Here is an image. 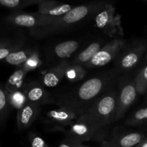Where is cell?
Masks as SVG:
<instances>
[{"label": "cell", "mask_w": 147, "mask_h": 147, "mask_svg": "<svg viewBox=\"0 0 147 147\" xmlns=\"http://www.w3.org/2000/svg\"><path fill=\"white\" fill-rule=\"evenodd\" d=\"M119 75L114 69L100 72L70 91L60 95L55 104L71 111L78 118L105 92L115 86Z\"/></svg>", "instance_id": "1"}, {"label": "cell", "mask_w": 147, "mask_h": 147, "mask_svg": "<svg viewBox=\"0 0 147 147\" xmlns=\"http://www.w3.org/2000/svg\"><path fill=\"white\" fill-rule=\"evenodd\" d=\"M107 3V1H93L76 6L67 14L57 17L50 24L30 30L29 33L36 39H42L61 33L90 17H93Z\"/></svg>", "instance_id": "2"}, {"label": "cell", "mask_w": 147, "mask_h": 147, "mask_svg": "<svg viewBox=\"0 0 147 147\" xmlns=\"http://www.w3.org/2000/svg\"><path fill=\"white\" fill-rule=\"evenodd\" d=\"M118 90L111 88L105 92L76 121L101 128H109L114 122L117 104Z\"/></svg>", "instance_id": "3"}, {"label": "cell", "mask_w": 147, "mask_h": 147, "mask_svg": "<svg viewBox=\"0 0 147 147\" xmlns=\"http://www.w3.org/2000/svg\"><path fill=\"white\" fill-rule=\"evenodd\" d=\"M147 50V40H139L127 44L114 61V70L119 74L129 72L139 63Z\"/></svg>", "instance_id": "4"}, {"label": "cell", "mask_w": 147, "mask_h": 147, "mask_svg": "<svg viewBox=\"0 0 147 147\" xmlns=\"http://www.w3.org/2000/svg\"><path fill=\"white\" fill-rule=\"evenodd\" d=\"M93 17L98 29L109 37L123 35L121 17L116 14V9L113 4L108 2Z\"/></svg>", "instance_id": "5"}, {"label": "cell", "mask_w": 147, "mask_h": 147, "mask_svg": "<svg viewBox=\"0 0 147 147\" xmlns=\"http://www.w3.org/2000/svg\"><path fill=\"white\" fill-rule=\"evenodd\" d=\"M117 90V104L114 122L121 119L136 100L138 92L134 78L131 79L126 76L122 77L121 80H119Z\"/></svg>", "instance_id": "6"}, {"label": "cell", "mask_w": 147, "mask_h": 147, "mask_svg": "<svg viewBox=\"0 0 147 147\" xmlns=\"http://www.w3.org/2000/svg\"><path fill=\"white\" fill-rule=\"evenodd\" d=\"M109 128H101L81 122L75 121L66 132L67 139L83 144L84 142L96 141L104 142L108 136Z\"/></svg>", "instance_id": "7"}, {"label": "cell", "mask_w": 147, "mask_h": 147, "mask_svg": "<svg viewBox=\"0 0 147 147\" xmlns=\"http://www.w3.org/2000/svg\"><path fill=\"white\" fill-rule=\"evenodd\" d=\"M57 19V17L42 15L38 12L27 13L14 11L6 17V22L9 25L19 28H26L30 30L47 25Z\"/></svg>", "instance_id": "8"}, {"label": "cell", "mask_w": 147, "mask_h": 147, "mask_svg": "<svg viewBox=\"0 0 147 147\" xmlns=\"http://www.w3.org/2000/svg\"><path fill=\"white\" fill-rule=\"evenodd\" d=\"M127 44L128 41L126 40L116 37L106 43L85 67L86 69H91L102 67L109 64L111 62L115 61Z\"/></svg>", "instance_id": "9"}, {"label": "cell", "mask_w": 147, "mask_h": 147, "mask_svg": "<svg viewBox=\"0 0 147 147\" xmlns=\"http://www.w3.org/2000/svg\"><path fill=\"white\" fill-rule=\"evenodd\" d=\"M22 91L25 95L27 102L32 104L42 106L45 104L55 103L54 98L38 82L32 81L25 83Z\"/></svg>", "instance_id": "10"}, {"label": "cell", "mask_w": 147, "mask_h": 147, "mask_svg": "<svg viewBox=\"0 0 147 147\" xmlns=\"http://www.w3.org/2000/svg\"><path fill=\"white\" fill-rule=\"evenodd\" d=\"M144 139L145 136L140 132H116L109 140L102 143V147H135Z\"/></svg>", "instance_id": "11"}, {"label": "cell", "mask_w": 147, "mask_h": 147, "mask_svg": "<svg viewBox=\"0 0 147 147\" xmlns=\"http://www.w3.org/2000/svg\"><path fill=\"white\" fill-rule=\"evenodd\" d=\"M78 119V116L68 109L60 108L48 111L45 114L43 121L57 129L70 126Z\"/></svg>", "instance_id": "12"}, {"label": "cell", "mask_w": 147, "mask_h": 147, "mask_svg": "<svg viewBox=\"0 0 147 147\" xmlns=\"http://www.w3.org/2000/svg\"><path fill=\"white\" fill-rule=\"evenodd\" d=\"M40 111L41 106L27 102L21 109L17 111V122L19 130L22 131L30 127L38 117Z\"/></svg>", "instance_id": "13"}, {"label": "cell", "mask_w": 147, "mask_h": 147, "mask_svg": "<svg viewBox=\"0 0 147 147\" xmlns=\"http://www.w3.org/2000/svg\"><path fill=\"white\" fill-rule=\"evenodd\" d=\"M38 5V13L52 17H58L71 11L74 6L63 4L53 0H40Z\"/></svg>", "instance_id": "14"}, {"label": "cell", "mask_w": 147, "mask_h": 147, "mask_svg": "<svg viewBox=\"0 0 147 147\" xmlns=\"http://www.w3.org/2000/svg\"><path fill=\"white\" fill-rule=\"evenodd\" d=\"M70 65V63L67 60L57 63L42 76V84L45 86L51 88L57 86L65 76L66 70Z\"/></svg>", "instance_id": "15"}, {"label": "cell", "mask_w": 147, "mask_h": 147, "mask_svg": "<svg viewBox=\"0 0 147 147\" xmlns=\"http://www.w3.org/2000/svg\"><path fill=\"white\" fill-rule=\"evenodd\" d=\"M107 42L103 40H97L89 45L85 50L80 52L72 60L70 65H81L85 67L93 57L101 50Z\"/></svg>", "instance_id": "16"}, {"label": "cell", "mask_w": 147, "mask_h": 147, "mask_svg": "<svg viewBox=\"0 0 147 147\" xmlns=\"http://www.w3.org/2000/svg\"><path fill=\"white\" fill-rule=\"evenodd\" d=\"M80 43L78 41L72 40L63 42L56 45L50 52L52 58L53 60H60V62L66 60V58L70 57L78 49Z\"/></svg>", "instance_id": "17"}, {"label": "cell", "mask_w": 147, "mask_h": 147, "mask_svg": "<svg viewBox=\"0 0 147 147\" xmlns=\"http://www.w3.org/2000/svg\"><path fill=\"white\" fill-rule=\"evenodd\" d=\"M28 72L23 68L20 67L16 71H14L11 75L7 80L5 85V90L7 93H12V92L22 90L24 86V78L27 76Z\"/></svg>", "instance_id": "18"}, {"label": "cell", "mask_w": 147, "mask_h": 147, "mask_svg": "<svg viewBox=\"0 0 147 147\" xmlns=\"http://www.w3.org/2000/svg\"><path fill=\"white\" fill-rule=\"evenodd\" d=\"M37 50V47H32V46H24L20 50L10 54L5 59V61L9 65L20 67L30 58V56Z\"/></svg>", "instance_id": "19"}, {"label": "cell", "mask_w": 147, "mask_h": 147, "mask_svg": "<svg viewBox=\"0 0 147 147\" xmlns=\"http://www.w3.org/2000/svg\"><path fill=\"white\" fill-rule=\"evenodd\" d=\"M125 125L129 126L147 125V106L135 111L129 115L125 121Z\"/></svg>", "instance_id": "20"}, {"label": "cell", "mask_w": 147, "mask_h": 147, "mask_svg": "<svg viewBox=\"0 0 147 147\" xmlns=\"http://www.w3.org/2000/svg\"><path fill=\"white\" fill-rule=\"evenodd\" d=\"M25 42L26 38L23 36L12 38L8 45L0 49V60L6 59L10 54L24 47Z\"/></svg>", "instance_id": "21"}, {"label": "cell", "mask_w": 147, "mask_h": 147, "mask_svg": "<svg viewBox=\"0 0 147 147\" xmlns=\"http://www.w3.org/2000/svg\"><path fill=\"white\" fill-rule=\"evenodd\" d=\"M40 0H0V6L18 11L33 4H38Z\"/></svg>", "instance_id": "22"}, {"label": "cell", "mask_w": 147, "mask_h": 147, "mask_svg": "<svg viewBox=\"0 0 147 147\" xmlns=\"http://www.w3.org/2000/svg\"><path fill=\"white\" fill-rule=\"evenodd\" d=\"M87 74L86 68L81 65H70L67 68L65 77L71 83L80 81Z\"/></svg>", "instance_id": "23"}, {"label": "cell", "mask_w": 147, "mask_h": 147, "mask_svg": "<svg viewBox=\"0 0 147 147\" xmlns=\"http://www.w3.org/2000/svg\"><path fill=\"white\" fill-rule=\"evenodd\" d=\"M9 106L13 109L19 111L27 103V98L22 90L12 93H7Z\"/></svg>", "instance_id": "24"}, {"label": "cell", "mask_w": 147, "mask_h": 147, "mask_svg": "<svg viewBox=\"0 0 147 147\" xmlns=\"http://www.w3.org/2000/svg\"><path fill=\"white\" fill-rule=\"evenodd\" d=\"M138 94L146 95L147 93V64L145 65L134 78Z\"/></svg>", "instance_id": "25"}, {"label": "cell", "mask_w": 147, "mask_h": 147, "mask_svg": "<svg viewBox=\"0 0 147 147\" xmlns=\"http://www.w3.org/2000/svg\"><path fill=\"white\" fill-rule=\"evenodd\" d=\"M41 63L42 62L40 56V53L37 50L30 56V58L22 65V67L25 69L27 72H30L31 70H34L35 69L38 68L40 65H41Z\"/></svg>", "instance_id": "26"}, {"label": "cell", "mask_w": 147, "mask_h": 147, "mask_svg": "<svg viewBox=\"0 0 147 147\" xmlns=\"http://www.w3.org/2000/svg\"><path fill=\"white\" fill-rule=\"evenodd\" d=\"M9 103L5 89L0 87V119L4 120L9 109Z\"/></svg>", "instance_id": "27"}, {"label": "cell", "mask_w": 147, "mask_h": 147, "mask_svg": "<svg viewBox=\"0 0 147 147\" xmlns=\"http://www.w3.org/2000/svg\"><path fill=\"white\" fill-rule=\"evenodd\" d=\"M30 146L31 147H49L45 141L40 136L34 133H30L29 135Z\"/></svg>", "instance_id": "28"}, {"label": "cell", "mask_w": 147, "mask_h": 147, "mask_svg": "<svg viewBox=\"0 0 147 147\" xmlns=\"http://www.w3.org/2000/svg\"><path fill=\"white\" fill-rule=\"evenodd\" d=\"M84 145L80 142L71 140V139H66L65 140L61 142L59 147H83Z\"/></svg>", "instance_id": "29"}, {"label": "cell", "mask_w": 147, "mask_h": 147, "mask_svg": "<svg viewBox=\"0 0 147 147\" xmlns=\"http://www.w3.org/2000/svg\"><path fill=\"white\" fill-rule=\"evenodd\" d=\"M12 39H9V38H4L2 39V40H0V49L4 47V46H6L7 45H8L10 42L11 41Z\"/></svg>", "instance_id": "30"}, {"label": "cell", "mask_w": 147, "mask_h": 147, "mask_svg": "<svg viewBox=\"0 0 147 147\" xmlns=\"http://www.w3.org/2000/svg\"><path fill=\"white\" fill-rule=\"evenodd\" d=\"M135 147H147V139H145L143 142H141L140 144H139Z\"/></svg>", "instance_id": "31"}, {"label": "cell", "mask_w": 147, "mask_h": 147, "mask_svg": "<svg viewBox=\"0 0 147 147\" xmlns=\"http://www.w3.org/2000/svg\"><path fill=\"white\" fill-rule=\"evenodd\" d=\"M146 100L147 101V93L146 94Z\"/></svg>", "instance_id": "32"}, {"label": "cell", "mask_w": 147, "mask_h": 147, "mask_svg": "<svg viewBox=\"0 0 147 147\" xmlns=\"http://www.w3.org/2000/svg\"><path fill=\"white\" fill-rule=\"evenodd\" d=\"M83 147H91V146H85V145H84V146H83Z\"/></svg>", "instance_id": "33"}, {"label": "cell", "mask_w": 147, "mask_h": 147, "mask_svg": "<svg viewBox=\"0 0 147 147\" xmlns=\"http://www.w3.org/2000/svg\"><path fill=\"white\" fill-rule=\"evenodd\" d=\"M144 2H146V3H147V1H144Z\"/></svg>", "instance_id": "34"}]
</instances>
